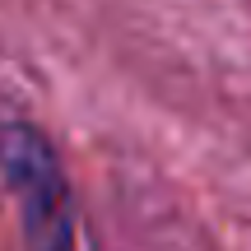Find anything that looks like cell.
I'll return each mask as SVG.
<instances>
[{"label": "cell", "mask_w": 251, "mask_h": 251, "mask_svg": "<svg viewBox=\"0 0 251 251\" xmlns=\"http://www.w3.org/2000/svg\"><path fill=\"white\" fill-rule=\"evenodd\" d=\"M0 172L19 205L24 251H79L70 181H65L51 140L37 126L9 121L0 130Z\"/></svg>", "instance_id": "6da1fadb"}]
</instances>
